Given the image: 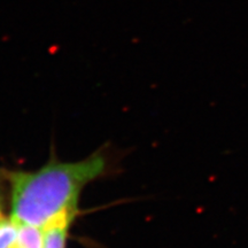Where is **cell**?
I'll list each match as a JSON object with an SVG mask.
<instances>
[{
	"label": "cell",
	"instance_id": "5b68a950",
	"mask_svg": "<svg viewBox=\"0 0 248 248\" xmlns=\"http://www.w3.org/2000/svg\"><path fill=\"white\" fill-rule=\"evenodd\" d=\"M4 209H2V204H1V201H0V218H1L2 216H4Z\"/></svg>",
	"mask_w": 248,
	"mask_h": 248
},
{
	"label": "cell",
	"instance_id": "6da1fadb",
	"mask_svg": "<svg viewBox=\"0 0 248 248\" xmlns=\"http://www.w3.org/2000/svg\"><path fill=\"white\" fill-rule=\"evenodd\" d=\"M111 168L110 154L105 148L74 162L52 155L36 170L0 167V184L7 193L12 218L18 225L42 229L61 214L79 210L83 190L109 175Z\"/></svg>",
	"mask_w": 248,
	"mask_h": 248
},
{
	"label": "cell",
	"instance_id": "7a4b0ae2",
	"mask_svg": "<svg viewBox=\"0 0 248 248\" xmlns=\"http://www.w3.org/2000/svg\"><path fill=\"white\" fill-rule=\"evenodd\" d=\"M78 214L79 210L63 213L43 226L42 248H67L71 225L74 224Z\"/></svg>",
	"mask_w": 248,
	"mask_h": 248
},
{
	"label": "cell",
	"instance_id": "277c9868",
	"mask_svg": "<svg viewBox=\"0 0 248 248\" xmlns=\"http://www.w3.org/2000/svg\"><path fill=\"white\" fill-rule=\"evenodd\" d=\"M20 225L11 215H4L0 218V248H12L16 241Z\"/></svg>",
	"mask_w": 248,
	"mask_h": 248
},
{
	"label": "cell",
	"instance_id": "3957f363",
	"mask_svg": "<svg viewBox=\"0 0 248 248\" xmlns=\"http://www.w3.org/2000/svg\"><path fill=\"white\" fill-rule=\"evenodd\" d=\"M42 229L30 225H20L16 241L12 248H42Z\"/></svg>",
	"mask_w": 248,
	"mask_h": 248
}]
</instances>
